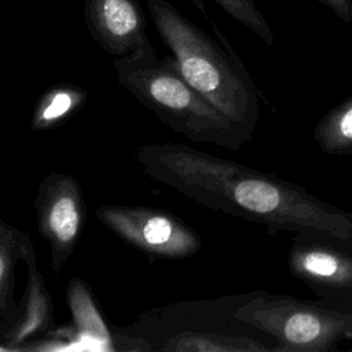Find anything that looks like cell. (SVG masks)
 I'll return each instance as SVG.
<instances>
[{
  "label": "cell",
  "instance_id": "8fae6325",
  "mask_svg": "<svg viewBox=\"0 0 352 352\" xmlns=\"http://www.w3.org/2000/svg\"><path fill=\"white\" fill-rule=\"evenodd\" d=\"M66 296L74 329L80 337L98 344L99 349L116 351L117 331H113L106 323L88 283L80 278H72Z\"/></svg>",
  "mask_w": 352,
  "mask_h": 352
},
{
  "label": "cell",
  "instance_id": "6da1fadb",
  "mask_svg": "<svg viewBox=\"0 0 352 352\" xmlns=\"http://www.w3.org/2000/svg\"><path fill=\"white\" fill-rule=\"evenodd\" d=\"M143 173L212 210L279 231L307 234L352 250V212L272 173L182 143H150L135 150Z\"/></svg>",
  "mask_w": 352,
  "mask_h": 352
},
{
  "label": "cell",
  "instance_id": "5b68a950",
  "mask_svg": "<svg viewBox=\"0 0 352 352\" xmlns=\"http://www.w3.org/2000/svg\"><path fill=\"white\" fill-rule=\"evenodd\" d=\"M98 220L126 245L154 260H182L202 248L199 234L172 212L150 206L107 204L96 208Z\"/></svg>",
  "mask_w": 352,
  "mask_h": 352
},
{
  "label": "cell",
  "instance_id": "8992f818",
  "mask_svg": "<svg viewBox=\"0 0 352 352\" xmlns=\"http://www.w3.org/2000/svg\"><path fill=\"white\" fill-rule=\"evenodd\" d=\"M33 208L38 234L50 246L51 271L58 275L78 245L85 224L87 205L78 180L51 172L38 184Z\"/></svg>",
  "mask_w": 352,
  "mask_h": 352
},
{
  "label": "cell",
  "instance_id": "30bf717a",
  "mask_svg": "<svg viewBox=\"0 0 352 352\" xmlns=\"http://www.w3.org/2000/svg\"><path fill=\"white\" fill-rule=\"evenodd\" d=\"M33 246L29 235L16 227L1 221L0 224V334L4 333L19 315V304L15 301V268L23 261Z\"/></svg>",
  "mask_w": 352,
  "mask_h": 352
},
{
  "label": "cell",
  "instance_id": "7c38bea8",
  "mask_svg": "<svg viewBox=\"0 0 352 352\" xmlns=\"http://www.w3.org/2000/svg\"><path fill=\"white\" fill-rule=\"evenodd\" d=\"M153 349L166 352H257L274 351V346L249 336L209 330H183L153 344Z\"/></svg>",
  "mask_w": 352,
  "mask_h": 352
},
{
  "label": "cell",
  "instance_id": "2e32d148",
  "mask_svg": "<svg viewBox=\"0 0 352 352\" xmlns=\"http://www.w3.org/2000/svg\"><path fill=\"white\" fill-rule=\"evenodd\" d=\"M331 10L342 22H352V0H315Z\"/></svg>",
  "mask_w": 352,
  "mask_h": 352
},
{
  "label": "cell",
  "instance_id": "52a82bcc",
  "mask_svg": "<svg viewBox=\"0 0 352 352\" xmlns=\"http://www.w3.org/2000/svg\"><path fill=\"white\" fill-rule=\"evenodd\" d=\"M287 267L318 297L352 301V250L318 236L294 234Z\"/></svg>",
  "mask_w": 352,
  "mask_h": 352
},
{
  "label": "cell",
  "instance_id": "ba28073f",
  "mask_svg": "<svg viewBox=\"0 0 352 352\" xmlns=\"http://www.w3.org/2000/svg\"><path fill=\"white\" fill-rule=\"evenodd\" d=\"M84 21L94 41L116 58L136 51L148 40L138 0H84Z\"/></svg>",
  "mask_w": 352,
  "mask_h": 352
},
{
  "label": "cell",
  "instance_id": "3957f363",
  "mask_svg": "<svg viewBox=\"0 0 352 352\" xmlns=\"http://www.w3.org/2000/svg\"><path fill=\"white\" fill-rule=\"evenodd\" d=\"M111 63L120 85L173 132L230 150L253 140L187 82L172 55L158 59L150 40Z\"/></svg>",
  "mask_w": 352,
  "mask_h": 352
},
{
  "label": "cell",
  "instance_id": "4fadbf2b",
  "mask_svg": "<svg viewBox=\"0 0 352 352\" xmlns=\"http://www.w3.org/2000/svg\"><path fill=\"white\" fill-rule=\"evenodd\" d=\"M88 92L70 82L56 84L44 91L37 99L30 128L33 132L52 131L69 121L87 103Z\"/></svg>",
  "mask_w": 352,
  "mask_h": 352
},
{
  "label": "cell",
  "instance_id": "5bb4252c",
  "mask_svg": "<svg viewBox=\"0 0 352 352\" xmlns=\"http://www.w3.org/2000/svg\"><path fill=\"white\" fill-rule=\"evenodd\" d=\"M314 139L319 148L329 155L352 154V95L318 121Z\"/></svg>",
  "mask_w": 352,
  "mask_h": 352
},
{
  "label": "cell",
  "instance_id": "9a60e30c",
  "mask_svg": "<svg viewBox=\"0 0 352 352\" xmlns=\"http://www.w3.org/2000/svg\"><path fill=\"white\" fill-rule=\"evenodd\" d=\"M226 14L257 34L267 45L274 44L272 30L253 0H213Z\"/></svg>",
  "mask_w": 352,
  "mask_h": 352
},
{
  "label": "cell",
  "instance_id": "7a4b0ae2",
  "mask_svg": "<svg viewBox=\"0 0 352 352\" xmlns=\"http://www.w3.org/2000/svg\"><path fill=\"white\" fill-rule=\"evenodd\" d=\"M147 8L161 41L187 82L241 129L253 135L258 120L257 88L217 26L210 22L226 50L169 1L147 0Z\"/></svg>",
  "mask_w": 352,
  "mask_h": 352
},
{
  "label": "cell",
  "instance_id": "277c9868",
  "mask_svg": "<svg viewBox=\"0 0 352 352\" xmlns=\"http://www.w3.org/2000/svg\"><path fill=\"white\" fill-rule=\"evenodd\" d=\"M232 319L271 337L280 352H333L352 340V301L258 290L243 298Z\"/></svg>",
  "mask_w": 352,
  "mask_h": 352
},
{
  "label": "cell",
  "instance_id": "9c48e42d",
  "mask_svg": "<svg viewBox=\"0 0 352 352\" xmlns=\"http://www.w3.org/2000/svg\"><path fill=\"white\" fill-rule=\"evenodd\" d=\"M23 263L26 264L28 276L23 297L19 302V315L18 319L1 333L3 348L7 349L23 348L30 340L48 334L54 326L52 301L44 276L37 268L34 246H30Z\"/></svg>",
  "mask_w": 352,
  "mask_h": 352
},
{
  "label": "cell",
  "instance_id": "e0dca14e",
  "mask_svg": "<svg viewBox=\"0 0 352 352\" xmlns=\"http://www.w3.org/2000/svg\"><path fill=\"white\" fill-rule=\"evenodd\" d=\"M197 8H198V11L204 15V18H206V19H209V15H208V11H206V7H205V3L202 1V0H190Z\"/></svg>",
  "mask_w": 352,
  "mask_h": 352
}]
</instances>
